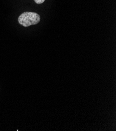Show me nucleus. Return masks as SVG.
<instances>
[{
    "label": "nucleus",
    "instance_id": "obj_1",
    "mask_svg": "<svg viewBox=\"0 0 116 131\" xmlns=\"http://www.w3.org/2000/svg\"><path fill=\"white\" fill-rule=\"evenodd\" d=\"M18 23L23 27H29L32 25H36L40 21L39 14L35 12H25L19 16Z\"/></svg>",
    "mask_w": 116,
    "mask_h": 131
},
{
    "label": "nucleus",
    "instance_id": "obj_2",
    "mask_svg": "<svg viewBox=\"0 0 116 131\" xmlns=\"http://www.w3.org/2000/svg\"><path fill=\"white\" fill-rule=\"evenodd\" d=\"M45 1V0H34L36 4H40L43 3Z\"/></svg>",
    "mask_w": 116,
    "mask_h": 131
}]
</instances>
